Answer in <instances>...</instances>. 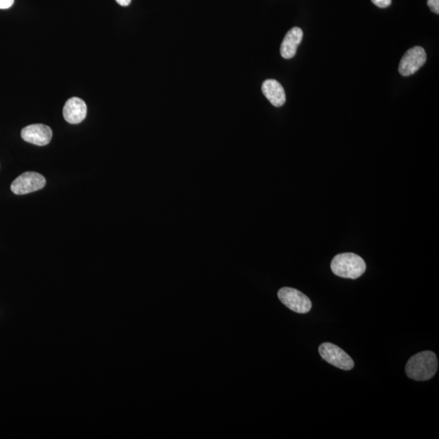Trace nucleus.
<instances>
[{
  "label": "nucleus",
  "mask_w": 439,
  "mask_h": 439,
  "mask_svg": "<svg viewBox=\"0 0 439 439\" xmlns=\"http://www.w3.org/2000/svg\"><path fill=\"white\" fill-rule=\"evenodd\" d=\"M438 367L437 356L433 351H425L417 353L408 360L406 374L415 381H427L436 374Z\"/></svg>",
  "instance_id": "1"
},
{
  "label": "nucleus",
  "mask_w": 439,
  "mask_h": 439,
  "mask_svg": "<svg viewBox=\"0 0 439 439\" xmlns=\"http://www.w3.org/2000/svg\"><path fill=\"white\" fill-rule=\"evenodd\" d=\"M331 270L340 278L356 279L366 270L365 260L354 253H342L332 259Z\"/></svg>",
  "instance_id": "2"
},
{
  "label": "nucleus",
  "mask_w": 439,
  "mask_h": 439,
  "mask_svg": "<svg viewBox=\"0 0 439 439\" xmlns=\"http://www.w3.org/2000/svg\"><path fill=\"white\" fill-rule=\"evenodd\" d=\"M319 353L329 364L343 370H351L354 367L351 357L339 346L330 343H324L319 346Z\"/></svg>",
  "instance_id": "3"
},
{
  "label": "nucleus",
  "mask_w": 439,
  "mask_h": 439,
  "mask_svg": "<svg viewBox=\"0 0 439 439\" xmlns=\"http://www.w3.org/2000/svg\"><path fill=\"white\" fill-rule=\"evenodd\" d=\"M278 298L285 306L297 313H307L311 309V302L308 296L299 290L283 288L278 293Z\"/></svg>",
  "instance_id": "4"
},
{
  "label": "nucleus",
  "mask_w": 439,
  "mask_h": 439,
  "mask_svg": "<svg viewBox=\"0 0 439 439\" xmlns=\"http://www.w3.org/2000/svg\"><path fill=\"white\" fill-rule=\"evenodd\" d=\"M46 185L45 177L40 173L27 172L13 181L11 190L16 195L22 196L37 191Z\"/></svg>",
  "instance_id": "5"
},
{
  "label": "nucleus",
  "mask_w": 439,
  "mask_h": 439,
  "mask_svg": "<svg viewBox=\"0 0 439 439\" xmlns=\"http://www.w3.org/2000/svg\"><path fill=\"white\" fill-rule=\"evenodd\" d=\"M426 60L425 50L421 47L412 48L403 55L399 66V72L405 76L414 74L426 64Z\"/></svg>",
  "instance_id": "6"
},
{
  "label": "nucleus",
  "mask_w": 439,
  "mask_h": 439,
  "mask_svg": "<svg viewBox=\"0 0 439 439\" xmlns=\"http://www.w3.org/2000/svg\"><path fill=\"white\" fill-rule=\"evenodd\" d=\"M22 137L29 144L46 146L52 140L53 130L43 124L28 126L22 130Z\"/></svg>",
  "instance_id": "7"
},
{
  "label": "nucleus",
  "mask_w": 439,
  "mask_h": 439,
  "mask_svg": "<svg viewBox=\"0 0 439 439\" xmlns=\"http://www.w3.org/2000/svg\"><path fill=\"white\" fill-rule=\"evenodd\" d=\"M86 114H88V107L83 100L74 97L66 102L63 114L65 121L69 123H81L86 119Z\"/></svg>",
  "instance_id": "8"
},
{
  "label": "nucleus",
  "mask_w": 439,
  "mask_h": 439,
  "mask_svg": "<svg viewBox=\"0 0 439 439\" xmlns=\"http://www.w3.org/2000/svg\"><path fill=\"white\" fill-rule=\"evenodd\" d=\"M303 36L302 29L298 27L292 28L285 34L283 43L281 45V55L283 58L292 59L294 58Z\"/></svg>",
  "instance_id": "9"
},
{
  "label": "nucleus",
  "mask_w": 439,
  "mask_h": 439,
  "mask_svg": "<svg viewBox=\"0 0 439 439\" xmlns=\"http://www.w3.org/2000/svg\"><path fill=\"white\" fill-rule=\"evenodd\" d=\"M262 92L274 107H282L285 103V93L283 86L278 81L269 79L264 81Z\"/></svg>",
  "instance_id": "10"
},
{
  "label": "nucleus",
  "mask_w": 439,
  "mask_h": 439,
  "mask_svg": "<svg viewBox=\"0 0 439 439\" xmlns=\"http://www.w3.org/2000/svg\"><path fill=\"white\" fill-rule=\"evenodd\" d=\"M427 4L433 13L439 14V0H427Z\"/></svg>",
  "instance_id": "11"
},
{
  "label": "nucleus",
  "mask_w": 439,
  "mask_h": 439,
  "mask_svg": "<svg viewBox=\"0 0 439 439\" xmlns=\"http://www.w3.org/2000/svg\"><path fill=\"white\" fill-rule=\"evenodd\" d=\"M372 2L381 8H386L391 4V0H372Z\"/></svg>",
  "instance_id": "12"
},
{
  "label": "nucleus",
  "mask_w": 439,
  "mask_h": 439,
  "mask_svg": "<svg viewBox=\"0 0 439 439\" xmlns=\"http://www.w3.org/2000/svg\"><path fill=\"white\" fill-rule=\"evenodd\" d=\"M14 0H0V9H8L13 6Z\"/></svg>",
  "instance_id": "13"
},
{
  "label": "nucleus",
  "mask_w": 439,
  "mask_h": 439,
  "mask_svg": "<svg viewBox=\"0 0 439 439\" xmlns=\"http://www.w3.org/2000/svg\"><path fill=\"white\" fill-rule=\"evenodd\" d=\"M116 2L121 5V6L126 7L129 6L131 3V0H116Z\"/></svg>",
  "instance_id": "14"
}]
</instances>
